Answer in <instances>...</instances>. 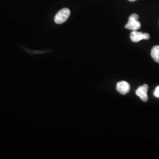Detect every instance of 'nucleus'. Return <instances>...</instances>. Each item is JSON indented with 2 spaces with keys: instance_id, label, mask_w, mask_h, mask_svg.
Instances as JSON below:
<instances>
[{
  "instance_id": "obj_1",
  "label": "nucleus",
  "mask_w": 159,
  "mask_h": 159,
  "mask_svg": "<svg viewBox=\"0 0 159 159\" xmlns=\"http://www.w3.org/2000/svg\"><path fill=\"white\" fill-rule=\"evenodd\" d=\"M139 16L136 14H133L129 17V21L125 25V29L132 30V31H137L140 29L141 24L138 21Z\"/></svg>"
},
{
  "instance_id": "obj_2",
  "label": "nucleus",
  "mask_w": 159,
  "mask_h": 159,
  "mask_svg": "<svg viewBox=\"0 0 159 159\" xmlns=\"http://www.w3.org/2000/svg\"><path fill=\"white\" fill-rule=\"evenodd\" d=\"M71 12L68 8H63L58 12L54 17V21L56 24H61L65 23L70 16Z\"/></svg>"
},
{
  "instance_id": "obj_3",
  "label": "nucleus",
  "mask_w": 159,
  "mask_h": 159,
  "mask_svg": "<svg viewBox=\"0 0 159 159\" xmlns=\"http://www.w3.org/2000/svg\"><path fill=\"white\" fill-rule=\"evenodd\" d=\"M150 35L148 33H143L137 31H133L130 34V39L134 43H138L142 40H148Z\"/></svg>"
},
{
  "instance_id": "obj_4",
  "label": "nucleus",
  "mask_w": 159,
  "mask_h": 159,
  "mask_svg": "<svg viewBox=\"0 0 159 159\" xmlns=\"http://www.w3.org/2000/svg\"><path fill=\"white\" fill-rule=\"evenodd\" d=\"M148 85L147 84H144L139 87V88L136 90L137 96L139 97L141 100L144 102H146L148 100Z\"/></svg>"
},
{
  "instance_id": "obj_5",
  "label": "nucleus",
  "mask_w": 159,
  "mask_h": 159,
  "mask_svg": "<svg viewBox=\"0 0 159 159\" xmlns=\"http://www.w3.org/2000/svg\"><path fill=\"white\" fill-rule=\"evenodd\" d=\"M117 91L122 95H125L129 93L130 90V85L127 82L122 81L117 84Z\"/></svg>"
},
{
  "instance_id": "obj_6",
  "label": "nucleus",
  "mask_w": 159,
  "mask_h": 159,
  "mask_svg": "<svg viewBox=\"0 0 159 159\" xmlns=\"http://www.w3.org/2000/svg\"><path fill=\"white\" fill-rule=\"evenodd\" d=\"M151 56L154 61L159 63V46H154L151 51Z\"/></svg>"
},
{
  "instance_id": "obj_7",
  "label": "nucleus",
  "mask_w": 159,
  "mask_h": 159,
  "mask_svg": "<svg viewBox=\"0 0 159 159\" xmlns=\"http://www.w3.org/2000/svg\"><path fill=\"white\" fill-rule=\"evenodd\" d=\"M154 95L156 97L159 98V86L156 87L155 91L154 92Z\"/></svg>"
},
{
  "instance_id": "obj_8",
  "label": "nucleus",
  "mask_w": 159,
  "mask_h": 159,
  "mask_svg": "<svg viewBox=\"0 0 159 159\" xmlns=\"http://www.w3.org/2000/svg\"><path fill=\"white\" fill-rule=\"evenodd\" d=\"M129 1H131V2H134V1H136L137 0H129Z\"/></svg>"
}]
</instances>
